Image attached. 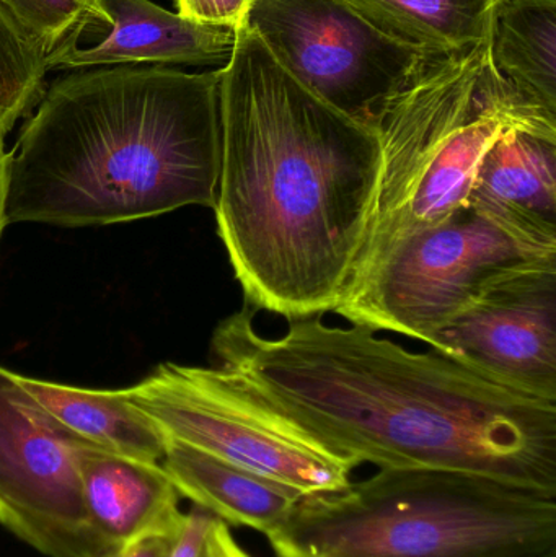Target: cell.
<instances>
[{"mask_svg": "<svg viewBox=\"0 0 556 557\" xmlns=\"http://www.w3.org/2000/svg\"><path fill=\"white\" fill-rule=\"evenodd\" d=\"M127 393L172 441L302 496L342 490L358 467L268 408L221 367L160 363Z\"/></svg>", "mask_w": 556, "mask_h": 557, "instance_id": "obj_7", "label": "cell"}, {"mask_svg": "<svg viewBox=\"0 0 556 557\" xmlns=\"http://www.w3.org/2000/svg\"><path fill=\"white\" fill-rule=\"evenodd\" d=\"M398 41L449 52L489 36L496 0H349Z\"/></svg>", "mask_w": 556, "mask_h": 557, "instance_id": "obj_17", "label": "cell"}, {"mask_svg": "<svg viewBox=\"0 0 556 557\" xmlns=\"http://www.w3.org/2000/svg\"><path fill=\"white\" fill-rule=\"evenodd\" d=\"M110 16L107 28H95L94 45L71 42L46 55L49 71L116 65L227 64L238 29L183 18L150 0H98Z\"/></svg>", "mask_w": 556, "mask_h": 557, "instance_id": "obj_11", "label": "cell"}, {"mask_svg": "<svg viewBox=\"0 0 556 557\" xmlns=\"http://www.w3.org/2000/svg\"><path fill=\"white\" fill-rule=\"evenodd\" d=\"M46 74L45 52L0 2V136L35 110Z\"/></svg>", "mask_w": 556, "mask_h": 557, "instance_id": "obj_18", "label": "cell"}, {"mask_svg": "<svg viewBox=\"0 0 556 557\" xmlns=\"http://www.w3.org/2000/svg\"><path fill=\"white\" fill-rule=\"evenodd\" d=\"M469 206L556 248V131L512 126L499 134L477 170Z\"/></svg>", "mask_w": 556, "mask_h": 557, "instance_id": "obj_12", "label": "cell"}, {"mask_svg": "<svg viewBox=\"0 0 556 557\" xmlns=\"http://www.w3.org/2000/svg\"><path fill=\"white\" fill-rule=\"evenodd\" d=\"M78 476L90 525L111 548L149 536L175 539L182 530L180 494L162 465L84 447Z\"/></svg>", "mask_w": 556, "mask_h": 557, "instance_id": "obj_13", "label": "cell"}, {"mask_svg": "<svg viewBox=\"0 0 556 557\" xmlns=\"http://www.w3.org/2000/svg\"><path fill=\"white\" fill-rule=\"evenodd\" d=\"M175 539L149 536V539L139 540L124 548V557H169Z\"/></svg>", "mask_w": 556, "mask_h": 557, "instance_id": "obj_22", "label": "cell"}, {"mask_svg": "<svg viewBox=\"0 0 556 557\" xmlns=\"http://www.w3.org/2000/svg\"><path fill=\"white\" fill-rule=\"evenodd\" d=\"M489 46L512 94L556 120V0H496Z\"/></svg>", "mask_w": 556, "mask_h": 557, "instance_id": "obj_16", "label": "cell"}, {"mask_svg": "<svg viewBox=\"0 0 556 557\" xmlns=\"http://www.w3.org/2000/svg\"><path fill=\"white\" fill-rule=\"evenodd\" d=\"M219 74L214 211L247 304L286 320L333 311L368 231L378 134L310 94L245 25Z\"/></svg>", "mask_w": 556, "mask_h": 557, "instance_id": "obj_2", "label": "cell"}, {"mask_svg": "<svg viewBox=\"0 0 556 557\" xmlns=\"http://www.w3.org/2000/svg\"><path fill=\"white\" fill-rule=\"evenodd\" d=\"M178 15L205 25L240 29L254 0H175Z\"/></svg>", "mask_w": 556, "mask_h": 557, "instance_id": "obj_20", "label": "cell"}, {"mask_svg": "<svg viewBox=\"0 0 556 557\" xmlns=\"http://www.w3.org/2000/svg\"><path fill=\"white\" fill-rule=\"evenodd\" d=\"M221 74L165 65L77 72L42 94L9 153L7 225L100 227L214 209Z\"/></svg>", "mask_w": 556, "mask_h": 557, "instance_id": "obj_3", "label": "cell"}, {"mask_svg": "<svg viewBox=\"0 0 556 557\" xmlns=\"http://www.w3.org/2000/svg\"><path fill=\"white\" fill-rule=\"evenodd\" d=\"M430 346L505 388L556 401V258L490 278Z\"/></svg>", "mask_w": 556, "mask_h": 557, "instance_id": "obj_10", "label": "cell"}, {"mask_svg": "<svg viewBox=\"0 0 556 557\" xmlns=\"http://www.w3.org/2000/svg\"><path fill=\"white\" fill-rule=\"evenodd\" d=\"M162 468L180 497L231 525L268 535L302 494L286 484L169 438Z\"/></svg>", "mask_w": 556, "mask_h": 557, "instance_id": "obj_14", "label": "cell"}, {"mask_svg": "<svg viewBox=\"0 0 556 557\" xmlns=\"http://www.w3.org/2000/svg\"><path fill=\"white\" fill-rule=\"evenodd\" d=\"M98 557H124V548L111 549V552L104 553V555Z\"/></svg>", "mask_w": 556, "mask_h": 557, "instance_id": "obj_24", "label": "cell"}, {"mask_svg": "<svg viewBox=\"0 0 556 557\" xmlns=\"http://www.w3.org/2000/svg\"><path fill=\"white\" fill-rule=\"evenodd\" d=\"M512 126L556 131V120L522 103L498 77L489 36L467 48L428 54L385 101L372 127L381 147L378 185L342 300L401 238L469 206L483 156Z\"/></svg>", "mask_w": 556, "mask_h": 557, "instance_id": "obj_5", "label": "cell"}, {"mask_svg": "<svg viewBox=\"0 0 556 557\" xmlns=\"http://www.w3.org/2000/svg\"><path fill=\"white\" fill-rule=\"evenodd\" d=\"M29 395L85 444L144 463H162L169 437L127 389H84L20 375Z\"/></svg>", "mask_w": 556, "mask_h": 557, "instance_id": "obj_15", "label": "cell"}, {"mask_svg": "<svg viewBox=\"0 0 556 557\" xmlns=\"http://www.w3.org/2000/svg\"><path fill=\"white\" fill-rule=\"evenodd\" d=\"M201 557H250L232 536L227 523L215 519L206 536L205 548Z\"/></svg>", "mask_w": 556, "mask_h": 557, "instance_id": "obj_21", "label": "cell"}, {"mask_svg": "<svg viewBox=\"0 0 556 557\" xmlns=\"http://www.w3.org/2000/svg\"><path fill=\"white\" fill-rule=\"evenodd\" d=\"M277 557H556V496L482 474L382 468L297 500Z\"/></svg>", "mask_w": 556, "mask_h": 557, "instance_id": "obj_4", "label": "cell"}, {"mask_svg": "<svg viewBox=\"0 0 556 557\" xmlns=\"http://www.w3.org/2000/svg\"><path fill=\"white\" fill-rule=\"evenodd\" d=\"M29 395L20 375L0 366V525L46 557L111 552L85 512L81 448Z\"/></svg>", "mask_w": 556, "mask_h": 557, "instance_id": "obj_9", "label": "cell"}, {"mask_svg": "<svg viewBox=\"0 0 556 557\" xmlns=\"http://www.w3.org/2000/svg\"><path fill=\"white\" fill-rule=\"evenodd\" d=\"M245 26L310 94L369 127L430 54L349 0H254Z\"/></svg>", "mask_w": 556, "mask_h": 557, "instance_id": "obj_8", "label": "cell"}, {"mask_svg": "<svg viewBox=\"0 0 556 557\" xmlns=\"http://www.w3.org/2000/svg\"><path fill=\"white\" fill-rule=\"evenodd\" d=\"M257 311L247 304L215 327L219 367L330 450L379 470L466 471L556 496V401L322 314L268 337Z\"/></svg>", "mask_w": 556, "mask_h": 557, "instance_id": "obj_1", "label": "cell"}, {"mask_svg": "<svg viewBox=\"0 0 556 557\" xmlns=\"http://www.w3.org/2000/svg\"><path fill=\"white\" fill-rule=\"evenodd\" d=\"M545 258H556V248L466 206L447 221L401 238L333 313L349 324L431 344L490 278Z\"/></svg>", "mask_w": 556, "mask_h": 557, "instance_id": "obj_6", "label": "cell"}, {"mask_svg": "<svg viewBox=\"0 0 556 557\" xmlns=\"http://www.w3.org/2000/svg\"><path fill=\"white\" fill-rule=\"evenodd\" d=\"M46 55L71 45L87 26L107 28L98 0H0Z\"/></svg>", "mask_w": 556, "mask_h": 557, "instance_id": "obj_19", "label": "cell"}, {"mask_svg": "<svg viewBox=\"0 0 556 557\" xmlns=\"http://www.w3.org/2000/svg\"><path fill=\"white\" fill-rule=\"evenodd\" d=\"M7 175H9V152L5 150V137L0 136V237L7 227Z\"/></svg>", "mask_w": 556, "mask_h": 557, "instance_id": "obj_23", "label": "cell"}]
</instances>
